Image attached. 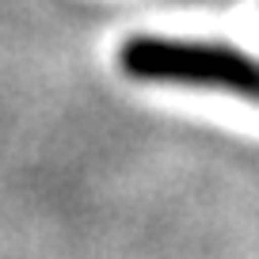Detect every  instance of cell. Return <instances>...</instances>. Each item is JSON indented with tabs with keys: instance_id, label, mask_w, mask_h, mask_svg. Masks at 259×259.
<instances>
[{
	"instance_id": "1",
	"label": "cell",
	"mask_w": 259,
	"mask_h": 259,
	"mask_svg": "<svg viewBox=\"0 0 259 259\" xmlns=\"http://www.w3.org/2000/svg\"><path fill=\"white\" fill-rule=\"evenodd\" d=\"M122 73L145 84L233 92L259 103V61L229 42L176 38V34H134L118 50Z\"/></svg>"
}]
</instances>
